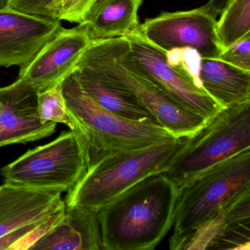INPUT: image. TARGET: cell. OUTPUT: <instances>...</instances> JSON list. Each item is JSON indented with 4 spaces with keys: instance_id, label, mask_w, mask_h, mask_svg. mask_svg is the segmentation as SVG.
Here are the masks:
<instances>
[{
    "instance_id": "cell-1",
    "label": "cell",
    "mask_w": 250,
    "mask_h": 250,
    "mask_svg": "<svg viewBox=\"0 0 250 250\" xmlns=\"http://www.w3.org/2000/svg\"><path fill=\"white\" fill-rule=\"evenodd\" d=\"M176 184L161 172L137 181L99 209L103 250H153L173 225Z\"/></svg>"
},
{
    "instance_id": "cell-2",
    "label": "cell",
    "mask_w": 250,
    "mask_h": 250,
    "mask_svg": "<svg viewBox=\"0 0 250 250\" xmlns=\"http://www.w3.org/2000/svg\"><path fill=\"white\" fill-rule=\"evenodd\" d=\"M62 91L87 169L114 152L142 148L173 137L157 123L125 119L102 107L74 73L62 82Z\"/></svg>"
},
{
    "instance_id": "cell-3",
    "label": "cell",
    "mask_w": 250,
    "mask_h": 250,
    "mask_svg": "<svg viewBox=\"0 0 250 250\" xmlns=\"http://www.w3.org/2000/svg\"><path fill=\"white\" fill-rule=\"evenodd\" d=\"M76 68H86L129 90L173 137L192 135L207 120L182 109L136 68L125 37L92 41Z\"/></svg>"
},
{
    "instance_id": "cell-4",
    "label": "cell",
    "mask_w": 250,
    "mask_h": 250,
    "mask_svg": "<svg viewBox=\"0 0 250 250\" xmlns=\"http://www.w3.org/2000/svg\"><path fill=\"white\" fill-rule=\"evenodd\" d=\"M187 137H169L142 148L106 155L86 169L68 191L65 206L99 210L145 177L165 172Z\"/></svg>"
},
{
    "instance_id": "cell-5",
    "label": "cell",
    "mask_w": 250,
    "mask_h": 250,
    "mask_svg": "<svg viewBox=\"0 0 250 250\" xmlns=\"http://www.w3.org/2000/svg\"><path fill=\"white\" fill-rule=\"evenodd\" d=\"M250 148V102L224 108L187 137L165 172L178 188L210 167Z\"/></svg>"
},
{
    "instance_id": "cell-6",
    "label": "cell",
    "mask_w": 250,
    "mask_h": 250,
    "mask_svg": "<svg viewBox=\"0 0 250 250\" xmlns=\"http://www.w3.org/2000/svg\"><path fill=\"white\" fill-rule=\"evenodd\" d=\"M250 188V148L210 167L178 188L169 244L185 236Z\"/></svg>"
},
{
    "instance_id": "cell-7",
    "label": "cell",
    "mask_w": 250,
    "mask_h": 250,
    "mask_svg": "<svg viewBox=\"0 0 250 250\" xmlns=\"http://www.w3.org/2000/svg\"><path fill=\"white\" fill-rule=\"evenodd\" d=\"M87 169L75 133L62 132L56 140L28 150L4 167L5 183L43 189L69 191Z\"/></svg>"
},
{
    "instance_id": "cell-8",
    "label": "cell",
    "mask_w": 250,
    "mask_h": 250,
    "mask_svg": "<svg viewBox=\"0 0 250 250\" xmlns=\"http://www.w3.org/2000/svg\"><path fill=\"white\" fill-rule=\"evenodd\" d=\"M126 38L137 69L180 107L209 121L224 109L202 87L200 80L178 60L146 40L136 30Z\"/></svg>"
},
{
    "instance_id": "cell-9",
    "label": "cell",
    "mask_w": 250,
    "mask_h": 250,
    "mask_svg": "<svg viewBox=\"0 0 250 250\" xmlns=\"http://www.w3.org/2000/svg\"><path fill=\"white\" fill-rule=\"evenodd\" d=\"M216 17L204 7L187 11L162 13L146 20L137 30L159 49H194L201 59H217L225 48L216 33Z\"/></svg>"
},
{
    "instance_id": "cell-10",
    "label": "cell",
    "mask_w": 250,
    "mask_h": 250,
    "mask_svg": "<svg viewBox=\"0 0 250 250\" xmlns=\"http://www.w3.org/2000/svg\"><path fill=\"white\" fill-rule=\"evenodd\" d=\"M250 188L224 205L170 250H250Z\"/></svg>"
},
{
    "instance_id": "cell-11",
    "label": "cell",
    "mask_w": 250,
    "mask_h": 250,
    "mask_svg": "<svg viewBox=\"0 0 250 250\" xmlns=\"http://www.w3.org/2000/svg\"><path fill=\"white\" fill-rule=\"evenodd\" d=\"M91 42L78 26L71 29L62 27L30 62L20 68L17 81L37 93L62 83L74 72Z\"/></svg>"
},
{
    "instance_id": "cell-12",
    "label": "cell",
    "mask_w": 250,
    "mask_h": 250,
    "mask_svg": "<svg viewBox=\"0 0 250 250\" xmlns=\"http://www.w3.org/2000/svg\"><path fill=\"white\" fill-rule=\"evenodd\" d=\"M62 27L55 19L0 9V67L22 68Z\"/></svg>"
},
{
    "instance_id": "cell-13",
    "label": "cell",
    "mask_w": 250,
    "mask_h": 250,
    "mask_svg": "<svg viewBox=\"0 0 250 250\" xmlns=\"http://www.w3.org/2000/svg\"><path fill=\"white\" fill-rule=\"evenodd\" d=\"M38 93L19 81L0 88V147L30 143L52 135L57 124H43Z\"/></svg>"
},
{
    "instance_id": "cell-14",
    "label": "cell",
    "mask_w": 250,
    "mask_h": 250,
    "mask_svg": "<svg viewBox=\"0 0 250 250\" xmlns=\"http://www.w3.org/2000/svg\"><path fill=\"white\" fill-rule=\"evenodd\" d=\"M62 193L5 183L0 187V238L63 211L65 203L61 198Z\"/></svg>"
},
{
    "instance_id": "cell-15",
    "label": "cell",
    "mask_w": 250,
    "mask_h": 250,
    "mask_svg": "<svg viewBox=\"0 0 250 250\" xmlns=\"http://www.w3.org/2000/svg\"><path fill=\"white\" fill-rule=\"evenodd\" d=\"M29 250H103L99 211L65 206L61 219Z\"/></svg>"
},
{
    "instance_id": "cell-16",
    "label": "cell",
    "mask_w": 250,
    "mask_h": 250,
    "mask_svg": "<svg viewBox=\"0 0 250 250\" xmlns=\"http://www.w3.org/2000/svg\"><path fill=\"white\" fill-rule=\"evenodd\" d=\"M143 0H97L78 27L91 41L124 37L138 28Z\"/></svg>"
},
{
    "instance_id": "cell-17",
    "label": "cell",
    "mask_w": 250,
    "mask_h": 250,
    "mask_svg": "<svg viewBox=\"0 0 250 250\" xmlns=\"http://www.w3.org/2000/svg\"><path fill=\"white\" fill-rule=\"evenodd\" d=\"M73 73L90 98L109 112L131 121L157 123L153 115L129 90L86 68H75Z\"/></svg>"
},
{
    "instance_id": "cell-18",
    "label": "cell",
    "mask_w": 250,
    "mask_h": 250,
    "mask_svg": "<svg viewBox=\"0 0 250 250\" xmlns=\"http://www.w3.org/2000/svg\"><path fill=\"white\" fill-rule=\"evenodd\" d=\"M199 80L205 91L224 108L250 102V71L218 59H201Z\"/></svg>"
},
{
    "instance_id": "cell-19",
    "label": "cell",
    "mask_w": 250,
    "mask_h": 250,
    "mask_svg": "<svg viewBox=\"0 0 250 250\" xmlns=\"http://www.w3.org/2000/svg\"><path fill=\"white\" fill-rule=\"evenodd\" d=\"M216 33L225 48L250 33V0H232L216 22Z\"/></svg>"
},
{
    "instance_id": "cell-20",
    "label": "cell",
    "mask_w": 250,
    "mask_h": 250,
    "mask_svg": "<svg viewBox=\"0 0 250 250\" xmlns=\"http://www.w3.org/2000/svg\"><path fill=\"white\" fill-rule=\"evenodd\" d=\"M38 110L43 124L60 123L74 129L62 94V83L38 93Z\"/></svg>"
},
{
    "instance_id": "cell-21",
    "label": "cell",
    "mask_w": 250,
    "mask_h": 250,
    "mask_svg": "<svg viewBox=\"0 0 250 250\" xmlns=\"http://www.w3.org/2000/svg\"><path fill=\"white\" fill-rule=\"evenodd\" d=\"M218 60L241 69L250 71V33L225 48Z\"/></svg>"
},
{
    "instance_id": "cell-22",
    "label": "cell",
    "mask_w": 250,
    "mask_h": 250,
    "mask_svg": "<svg viewBox=\"0 0 250 250\" xmlns=\"http://www.w3.org/2000/svg\"><path fill=\"white\" fill-rule=\"evenodd\" d=\"M55 0H11L10 8L38 17L52 18V5Z\"/></svg>"
},
{
    "instance_id": "cell-23",
    "label": "cell",
    "mask_w": 250,
    "mask_h": 250,
    "mask_svg": "<svg viewBox=\"0 0 250 250\" xmlns=\"http://www.w3.org/2000/svg\"><path fill=\"white\" fill-rule=\"evenodd\" d=\"M97 0H69L60 11L57 20L80 24Z\"/></svg>"
},
{
    "instance_id": "cell-24",
    "label": "cell",
    "mask_w": 250,
    "mask_h": 250,
    "mask_svg": "<svg viewBox=\"0 0 250 250\" xmlns=\"http://www.w3.org/2000/svg\"><path fill=\"white\" fill-rule=\"evenodd\" d=\"M232 0H209V2L203 5L205 9L214 17L221 15L222 11L228 6Z\"/></svg>"
},
{
    "instance_id": "cell-25",
    "label": "cell",
    "mask_w": 250,
    "mask_h": 250,
    "mask_svg": "<svg viewBox=\"0 0 250 250\" xmlns=\"http://www.w3.org/2000/svg\"><path fill=\"white\" fill-rule=\"evenodd\" d=\"M69 0H55L52 5V18L57 20L58 14L60 11L63 8V7L66 5L67 2Z\"/></svg>"
},
{
    "instance_id": "cell-26",
    "label": "cell",
    "mask_w": 250,
    "mask_h": 250,
    "mask_svg": "<svg viewBox=\"0 0 250 250\" xmlns=\"http://www.w3.org/2000/svg\"><path fill=\"white\" fill-rule=\"evenodd\" d=\"M11 0H0V9L10 8Z\"/></svg>"
}]
</instances>
